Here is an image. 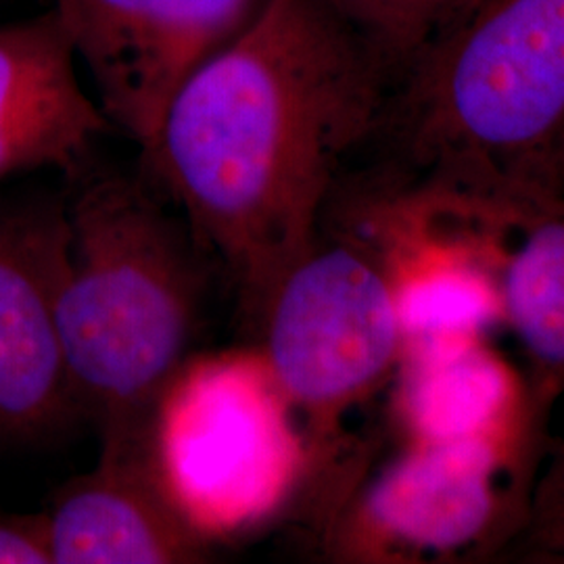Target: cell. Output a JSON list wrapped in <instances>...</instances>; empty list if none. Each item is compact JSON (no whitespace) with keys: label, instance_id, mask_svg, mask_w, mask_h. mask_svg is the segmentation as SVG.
I'll list each match as a JSON object with an SVG mask.
<instances>
[{"label":"cell","instance_id":"6da1fadb","mask_svg":"<svg viewBox=\"0 0 564 564\" xmlns=\"http://www.w3.org/2000/svg\"><path fill=\"white\" fill-rule=\"evenodd\" d=\"M391 82L321 0H270L167 105L142 162L253 323L377 139Z\"/></svg>","mask_w":564,"mask_h":564},{"label":"cell","instance_id":"7a4b0ae2","mask_svg":"<svg viewBox=\"0 0 564 564\" xmlns=\"http://www.w3.org/2000/svg\"><path fill=\"white\" fill-rule=\"evenodd\" d=\"M379 137L410 191L564 195V0H456L391 82Z\"/></svg>","mask_w":564,"mask_h":564},{"label":"cell","instance_id":"3957f363","mask_svg":"<svg viewBox=\"0 0 564 564\" xmlns=\"http://www.w3.org/2000/svg\"><path fill=\"white\" fill-rule=\"evenodd\" d=\"M72 182L59 333L74 402L101 440L160 431L202 328L209 253L153 182L90 165Z\"/></svg>","mask_w":564,"mask_h":564},{"label":"cell","instance_id":"277c9868","mask_svg":"<svg viewBox=\"0 0 564 564\" xmlns=\"http://www.w3.org/2000/svg\"><path fill=\"white\" fill-rule=\"evenodd\" d=\"M258 326L270 381L321 433L387 381L405 345L383 260L360 242L323 239V230Z\"/></svg>","mask_w":564,"mask_h":564},{"label":"cell","instance_id":"5b68a950","mask_svg":"<svg viewBox=\"0 0 564 564\" xmlns=\"http://www.w3.org/2000/svg\"><path fill=\"white\" fill-rule=\"evenodd\" d=\"M270 0H51L113 128L151 149L167 105Z\"/></svg>","mask_w":564,"mask_h":564},{"label":"cell","instance_id":"8992f818","mask_svg":"<svg viewBox=\"0 0 564 564\" xmlns=\"http://www.w3.org/2000/svg\"><path fill=\"white\" fill-rule=\"evenodd\" d=\"M502 460L481 437L419 442L366 491L337 540L358 561H466L519 535L529 494L500 491Z\"/></svg>","mask_w":564,"mask_h":564},{"label":"cell","instance_id":"52a82bcc","mask_svg":"<svg viewBox=\"0 0 564 564\" xmlns=\"http://www.w3.org/2000/svg\"><path fill=\"white\" fill-rule=\"evenodd\" d=\"M65 197L0 195V444L39 445L80 419L59 333Z\"/></svg>","mask_w":564,"mask_h":564},{"label":"cell","instance_id":"ba28073f","mask_svg":"<svg viewBox=\"0 0 564 564\" xmlns=\"http://www.w3.org/2000/svg\"><path fill=\"white\" fill-rule=\"evenodd\" d=\"M51 564H197L209 540L163 470L160 431L101 440V458L42 510Z\"/></svg>","mask_w":564,"mask_h":564},{"label":"cell","instance_id":"9c48e42d","mask_svg":"<svg viewBox=\"0 0 564 564\" xmlns=\"http://www.w3.org/2000/svg\"><path fill=\"white\" fill-rule=\"evenodd\" d=\"M460 205L505 239L498 272L487 276L523 347L521 460L538 470L545 424L564 395V195L510 193Z\"/></svg>","mask_w":564,"mask_h":564},{"label":"cell","instance_id":"30bf717a","mask_svg":"<svg viewBox=\"0 0 564 564\" xmlns=\"http://www.w3.org/2000/svg\"><path fill=\"white\" fill-rule=\"evenodd\" d=\"M57 15L0 23V182L36 170L69 181L90 165L113 123L82 82Z\"/></svg>","mask_w":564,"mask_h":564},{"label":"cell","instance_id":"8fae6325","mask_svg":"<svg viewBox=\"0 0 564 564\" xmlns=\"http://www.w3.org/2000/svg\"><path fill=\"white\" fill-rule=\"evenodd\" d=\"M508 395L505 368L468 341H423L405 383V416L419 442L481 437Z\"/></svg>","mask_w":564,"mask_h":564},{"label":"cell","instance_id":"7c38bea8","mask_svg":"<svg viewBox=\"0 0 564 564\" xmlns=\"http://www.w3.org/2000/svg\"><path fill=\"white\" fill-rule=\"evenodd\" d=\"M395 286L403 341L464 337L502 316L494 282L475 268L435 270Z\"/></svg>","mask_w":564,"mask_h":564},{"label":"cell","instance_id":"4fadbf2b","mask_svg":"<svg viewBox=\"0 0 564 564\" xmlns=\"http://www.w3.org/2000/svg\"><path fill=\"white\" fill-rule=\"evenodd\" d=\"M383 61L391 80L456 0H321Z\"/></svg>","mask_w":564,"mask_h":564},{"label":"cell","instance_id":"5bb4252c","mask_svg":"<svg viewBox=\"0 0 564 564\" xmlns=\"http://www.w3.org/2000/svg\"><path fill=\"white\" fill-rule=\"evenodd\" d=\"M514 542L529 561L564 563V440L552 445L544 470L533 479Z\"/></svg>","mask_w":564,"mask_h":564},{"label":"cell","instance_id":"9a60e30c","mask_svg":"<svg viewBox=\"0 0 564 564\" xmlns=\"http://www.w3.org/2000/svg\"><path fill=\"white\" fill-rule=\"evenodd\" d=\"M0 564H51L42 512L0 510Z\"/></svg>","mask_w":564,"mask_h":564}]
</instances>
